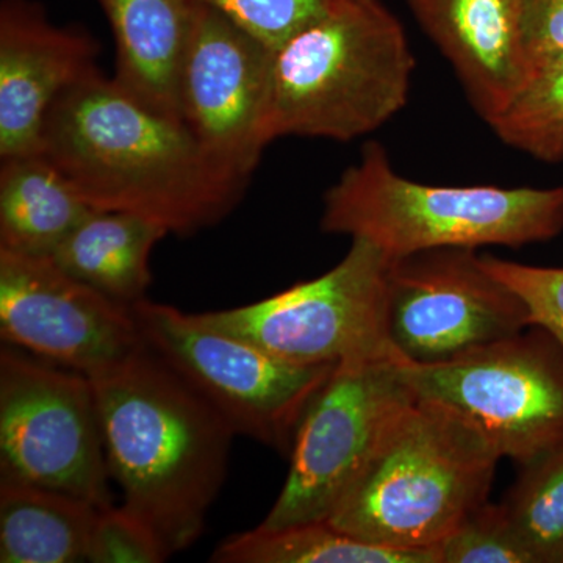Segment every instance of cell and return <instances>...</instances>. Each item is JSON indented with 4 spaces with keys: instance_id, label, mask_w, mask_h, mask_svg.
<instances>
[{
    "instance_id": "6da1fadb",
    "label": "cell",
    "mask_w": 563,
    "mask_h": 563,
    "mask_svg": "<svg viewBox=\"0 0 563 563\" xmlns=\"http://www.w3.org/2000/svg\"><path fill=\"white\" fill-rule=\"evenodd\" d=\"M40 152L92 209L139 214L181 236L220 222L246 190L184 121L144 106L101 70L54 103Z\"/></svg>"
},
{
    "instance_id": "7a4b0ae2",
    "label": "cell",
    "mask_w": 563,
    "mask_h": 563,
    "mask_svg": "<svg viewBox=\"0 0 563 563\" xmlns=\"http://www.w3.org/2000/svg\"><path fill=\"white\" fill-rule=\"evenodd\" d=\"M111 481L169 554L198 542L235 432L146 344L90 376Z\"/></svg>"
},
{
    "instance_id": "3957f363",
    "label": "cell",
    "mask_w": 563,
    "mask_h": 563,
    "mask_svg": "<svg viewBox=\"0 0 563 563\" xmlns=\"http://www.w3.org/2000/svg\"><path fill=\"white\" fill-rule=\"evenodd\" d=\"M501 459L462 415L415 395L325 521L363 542L435 551L488 501Z\"/></svg>"
},
{
    "instance_id": "277c9868",
    "label": "cell",
    "mask_w": 563,
    "mask_h": 563,
    "mask_svg": "<svg viewBox=\"0 0 563 563\" xmlns=\"http://www.w3.org/2000/svg\"><path fill=\"white\" fill-rule=\"evenodd\" d=\"M321 231L365 240L388 258L442 247L520 250L563 231V187H443L407 179L369 141L322 198Z\"/></svg>"
},
{
    "instance_id": "5b68a950",
    "label": "cell",
    "mask_w": 563,
    "mask_h": 563,
    "mask_svg": "<svg viewBox=\"0 0 563 563\" xmlns=\"http://www.w3.org/2000/svg\"><path fill=\"white\" fill-rule=\"evenodd\" d=\"M413 52L383 0H342L273 54L268 135L350 143L409 102Z\"/></svg>"
},
{
    "instance_id": "8992f818",
    "label": "cell",
    "mask_w": 563,
    "mask_h": 563,
    "mask_svg": "<svg viewBox=\"0 0 563 563\" xmlns=\"http://www.w3.org/2000/svg\"><path fill=\"white\" fill-rule=\"evenodd\" d=\"M147 350L217 410L235 435L290 457L299 422L336 365H296L206 328L168 303H133Z\"/></svg>"
},
{
    "instance_id": "52a82bcc",
    "label": "cell",
    "mask_w": 563,
    "mask_h": 563,
    "mask_svg": "<svg viewBox=\"0 0 563 563\" xmlns=\"http://www.w3.org/2000/svg\"><path fill=\"white\" fill-rule=\"evenodd\" d=\"M390 261L374 244L351 240L342 261L317 279L258 302L192 317L296 365L387 357L396 354L387 331Z\"/></svg>"
},
{
    "instance_id": "ba28073f",
    "label": "cell",
    "mask_w": 563,
    "mask_h": 563,
    "mask_svg": "<svg viewBox=\"0 0 563 563\" xmlns=\"http://www.w3.org/2000/svg\"><path fill=\"white\" fill-rule=\"evenodd\" d=\"M415 395L472 422L503 459L532 462L563 444V350L531 325L451 361H399Z\"/></svg>"
},
{
    "instance_id": "9c48e42d",
    "label": "cell",
    "mask_w": 563,
    "mask_h": 563,
    "mask_svg": "<svg viewBox=\"0 0 563 563\" xmlns=\"http://www.w3.org/2000/svg\"><path fill=\"white\" fill-rule=\"evenodd\" d=\"M0 479L114 506L90 377L2 347Z\"/></svg>"
},
{
    "instance_id": "30bf717a",
    "label": "cell",
    "mask_w": 563,
    "mask_h": 563,
    "mask_svg": "<svg viewBox=\"0 0 563 563\" xmlns=\"http://www.w3.org/2000/svg\"><path fill=\"white\" fill-rule=\"evenodd\" d=\"M398 354L339 363L303 412L284 487L261 528L325 521L385 426L413 398Z\"/></svg>"
},
{
    "instance_id": "8fae6325",
    "label": "cell",
    "mask_w": 563,
    "mask_h": 563,
    "mask_svg": "<svg viewBox=\"0 0 563 563\" xmlns=\"http://www.w3.org/2000/svg\"><path fill=\"white\" fill-rule=\"evenodd\" d=\"M387 295L393 350L417 365L448 362L531 328L523 299L485 268L477 250L391 258Z\"/></svg>"
},
{
    "instance_id": "7c38bea8",
    "label": "cell",
    "mask_w": 563,
    "mask_h": 563,
    "mask_svg": "<svg viewBox=\"0 0 563 563\" xmlns=\"http://www.w3.org/2000/svg\"><path fill=\"white\" fill-rule=\"evenodd\" d=\"M273 54L220 11L196 0L180 73V118L211 161L246 185L272 143Z\"/></svg>"
},
{
    "instance_id": "4fadbf2b",
    "label": "cell",
    "mask_w": 563,
    "mask_h": 563,
    "mask_svg": "<svg viewBox=\"0 0 563 563\" xmlns=\"http://www.w3.org/2000/svg\"><path fill=\"white\" fill-rule=\"evenodd\" d=\"M0 336L88 377L144 347L132 306L92 290L49 257L5 250H0Z\"/></svg>"
},
{
    "instance_id": "5bb4252c",
    "label": "cell",
    "mask_w": 563,
    "mask_h": 563,
    "mask_svg": "<svg viewBox=\"0 0 563 563\" xmlns=\"http://www.w3.org/2000/svg\"><path fill=\"white\" fill-rule=\"evenodd\" d=\"M90 33L60 27L31 0L0 5V158L41 151L54 103L98 69Z\"/></svg>"
},
{
    "instance_id": "9a60e30c",
    "label": "cell",
    "mask_w": 563,
    "mask_h": 563,
    "mask_svg": "<svg viewBox=\"0 0 563 563\" xmlns=\"http://www.w3.org/2000/svg\"><path fill=\"white\" fill-rule=\"evenodd\" d=\"M407 7L454 69L477 117L490 124L531 73L521 36L523 0H407Z\"/></svg>"
},
{
    "instance_id": "2e32d148",
    "label": "cell",
    "mask_w": 563,
    "mask_h": 563,
    "mask_svg": "<svg viewBox=\"0 0 563 563\" xmlns=\"http://www.w3.org/2000/svg\"><path fill=\"white\" fill-rule=\"evenodd\" d=\"M117 44L113 79L150 109L180 118L181 66L196 0H99Z\"/></svg>"
},
{
    "instance_id": "e0dca14e",
    "label": "cell",
    "mask_w": 563,
    "mask_h": 563,
    "mask_svg": "<svg viewBox=\"0 0 563 563\" xmlns=\"http://www.w3.org/2000/svg\"><path fill=\"white\" fill-rule=\"evenodd\" d=\"M166 235L163 225L139 214L95 209L49 258L92 290L133 306L146 299L151 254Z\"/></svg>"
},
{
    "instance_id": "ac0fdd59",
    "label": "cell",
    "mask_w": 563,
    "mask_h": 563,
    "mask_svg": "<svg viewBox=\"0 0 563 563\" xmlns=\"http://www.w3.org/2000/svg\"><path fill=\"white\" fill-rule=\"evenodd\" d=\"M91 210L41 152L2 158L0 250L49 257Z\"/></svg>"
},
{
    "instance_id": "d6986e66",
    "label": "cell",
    "mask_w": 563,
    "mask_h": 563,
    "mask_svg": "<svg viewBox=\"0 0 563 563\" xmlns=\"http://www.w3.org/2000/svg\"><path fill=\"white\" fill-rule=\"evenodd\" d=\"M98 512L77 496L0 479V562H87Z\"/></svg>"
},
{
    "instance_id": "ffe728a7",
    "label": "cell",
    "mask_w": 563,
    "mask_h": 563,
    "mask_svg": "<svg viewBox=\"0 0 563 563\" xmlns=\"http://www.w3.org/2000/svg\"><path fill=\"white\" fill-rule=\"evenodd\" d=\"M214 563H440L437 551H402L340 531L329 521H310L233 533L211 554Z\"/></svg>"
},
{
    "instance_id": "44dd1931",
    "label": "cell",
    "mask_w": 563,
    "mask_h": 563,
    "mask_svg": "<svg viewBox=\"0 0 563 563\" xmlns=\"http://www.w3.org/2000/svg\"><path fill=\"white\" fill-rule=\"evenodd\" d=\"M507 146L536 161H563V51L533 66L509 106L490 122Z\"/></svg>"
},
{
    "instance_id": "7402d4cb",
    "label": "cell",
    "mask_w": 563,
    "mask_h": 563,
    "mask_svg": "<svg viewBox=\"0 0 563 563\" xmlns=\"http://www.w3.org/2000/svg\"><path fill=\"white\" fill-rule=\"evenodd\" d=\"M536 563H563V444L521 465L501 501Z\"/></svg>"
},
{
    "instance_id": "603a6c76",
    "label": "cell",
    "mask_w": 563,
    "mask_h": 563,
    "mask_svg": "<svg viewBox=\"0 0 563 563\" xmlns=\"http://www.w3.org/2000/svg\"><path fill=\"white\" fill-rule=\"evenodd\" d=\"M435 551L440 563H536L501 503L477 507Z\"/></svg>"
},
{
    "instance_id": "cb8c5ba5",
    "label": "cell",
    "mask_w": 563,
    "mask_h": 563,
    "mask_svg": "<svg viewBox=\"0 0 563 563\" xmlns=\"http://www.w3.org/2000/svg\"><path fill=\"white\" fill-rule=\"evenodd\" d=\"M276 51L342 0H198Z\"/></svg>"
},
{
    "instance_id": "d4e9b609",
    "label": "cell",
    "mask_w": 563,
    "mask_h": 563,
    "mask_svg": "<svg viewBox=\"0 0 563 563\" xmlns=\"http://www.w3.org/2000/svg\"><path fill=\"white\" fill-rule=\"evenodd\" d=\"M172 558L158 533L125 506L99 509L92 526L88 561L158 563Z\"/></svg>"
},
{
    "instance_id": "484cf974",
    "label": "cell",
    "mask_w": 563,
    "mask_h": 563,
    "mask_svg": "<svg viewBox=\"0 0 563 563\" xmlns=\"http://www.w3.org/2000/svg\"><path fill=\"white\" fill-rule=\"evenodd\" d=\"M485 268L498 277L526 303L531 325L554 336L563 350V268L525 265L483 254Z\"/></svg>"
},
{
    "instance_id": "4316f807",
    "label": "cell",
    "mask_w": 563,
    "mask_h": 563,
    "mask_svg": "<svg viewBox=\"0 0 563 563\" xmlns=\"http://www.w3.org/2000/svg\"><path fill=\"white\" fill-rule=\"evenodd\" d=\"M521 36L529 66L563 51V0H523Z\"/></svg>"
}]
</instances>
